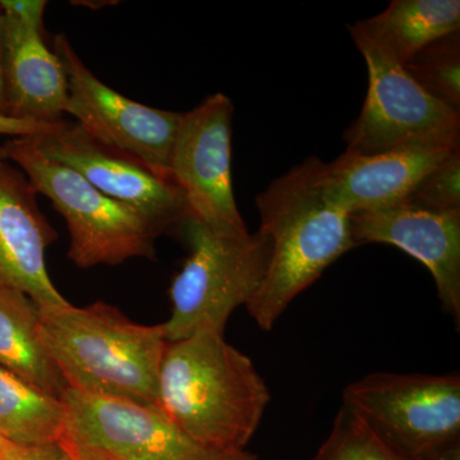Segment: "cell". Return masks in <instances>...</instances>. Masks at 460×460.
<instances>
[{"label": "cell", "instance_id": "cell-1", "mask_svg": "<svg viewBox=\"0 0 460 460\" xmlns=\"http://www.w3.org/2000/svg\"><path fill=\"white\" fill-rule=\"evenodd\" d=\"M270 401L252 359L230 345L224 332L204 329L168 341L157 378V407L199 444L243 452Z\"/></svg>", "mask_w": 460, "mask_h": 460}, {"label": "cell", "instance_id": "cell-2", "mask_svg": "<svg viewBox=\"0 0 460 460\" xmlns=\"http://www.w3.org/2000/svg\"><path fill=\"white\" fill-rule=\"evenodd\" d=\"M320 163L308 157L256 198L259 230L270 239L271 255L262 283L246 307L265 332L274 328L296 296L329 266L357 247L350 215L323 195Z\"/></svg>", "mask_w": 460, "mask_h": 460}, {"label": "cell", "instance_id": "cell-3", "mask_svg": "<svg viewBox=\"0 0 460 460\" xmlns=\"http://www.w3.org/2000/svg\"><path fill=\"white\" fill-rule=\"evenodd\" d=\"M38 311L42 341L68 389L157 405V378L168 345L163 323L141 325L104 302Z\"/></svg>", "mask_w": 460, "mask_h": 460}, {"label": "cell", "instance_id": "cell-4", "mask_svg": "<svg viewBox=\"0 0 460 460\" xmlns=\"http://www.w3.org/2000/svg\"><path fill=\"white\" fill-rule=\"evenodd\" d=\"M38 195L50 199L69 230L68 256L81 269L154 259L160 233L131 206L108 198L74 169L41 153L29 137L2 146Z\"/></svg>", "mask_w": 460, "mask_h": 460}, {"label": "cell", "instance_id": "cell-5", "mask_svg": "<svg viewBox=\"0 0 460 460\" xmlns=\"http://www.w3.org/2000/svg\"><path fill=\"white\" fill-rule=\"evenodd\" d=\"M177 229L189 256L172 281V314L163 323L169 343L199 330L224 332L235 308L246 305L259 289L271 255L270 239L261 230L226 237L190 213Z\"/></svg>", "mask_w": 460, "mask_h": 460}, {"label": "cell", "instance_id": "cell-6", "mask_svg": "<svg viewBox=\"0 0 460 460\" xmlns=\"http://www.w3.org/2000/svg\"><path fill=\"white\" fill-rule=\"evenodd\" d=\"M343 405L410 460H460L458 374L375 372L343 390Z\"/></svg>", "mask_w": 460, "mask_h": 460}, {"label": "cell", "instance_id": "cell-7", "mask_svg": "<svg viewBox=\"0 0 460 460\" xmlns=\"http://www.w3.org/2000/svg\"><path fill=\"white\" fill-rule=\"evenodd\" d=\"M348 29L368 69V93L361 114L343 135L348 153L377 155L417 148L460 147V111L432 98L404 66L358 27Z\"/></svg>", "mask_w": 460, "mask_h": 460}, {"label": "cell", "instance_id": "cell-8", "mask_svg": "<svg viewBox=\"0 0 460 460\" xmlns=\"http://www.w3.org/2000/svg\"><path fill=\"white\" fill-rule=\"evenodd\" d=\"M232 102L223 93L208 96L181 113L169 159V175L186 198L190 214L214 233L247 237L232 180Z\"/></svg>", "mask_w": 460, "mask_h": 460}, {"label": "cell", "instance_id": "cell-9", "mask_svg": "<svg viewBox=\"0 0 460 460\" xmlns=\"http://www.w3.org/2000/svg\"><path fill=\"white\" fill-rule=\"evenodd\" d=\"M66 440L114 460H260L255 454L210 449L178 428L157 405L68 389Z\"/></svg>", "mask_w": 460, "mask_h": 460}, {"label": "cell", "instance_id": "cell-10", "mask_svg": "<svg viewBox=\"0 0 460 460\" xmlns=\"http://www.w3.org/2000/svg\"><path fill=\"white\" fill-rule=\"evenodd\" d=\"M51 49L59 58L68 83L66 114L95 140L171 180L169 159L181 113L147 107L102 84L63 33L54 36Z\"/></svg>", "mask_w": 460, "mask_h": 460}, {"label": "cell", "instance_id": "cell-11", "mask_svg": "<svg viewBox=\"0 0 460 460\" xmlns=\"http://www.w3.org/2000/svg\"><path fill=\"white\" fill-rule=\"evenodd\" d=\"M29 138L44 155L74 169L108 198L144 215L160 234L177 229L190 213L174 181L95 140L80 124L63 119L47 135Z\"/></svg>", "mask_w": 460, "mask_h": 460}, {"label": "cell", "instance_id": "cell-12", "mask_svg": "<svg viewBox=\"0 0 460 460\" xmlns=\"http://www.w3.org/2000/svg\"><path fill=\"white\" fill-rule=\"evenodd\" d=\"M357 246L384 243L425 265L444 313L460 323V211L431 213L402 201L350 215Z\"/></svg>", "mask_w": 460, "mask_h": 460}, {"label": "cell", "instance_id": "cell-13", "mask_svg": "<svg viewBox=\"0 0 460 460\" xmlns=\"http://www.w3.org/2000/svg\"><path fill=\"white\" fill-rule=\"evenodd\" d=\"M31 183L0 147V287L22 292L38 305L69 304L54 286L47 248L56 230L42 215Z\"/></svg>", "mask_w": 460, "mask_h": 460}, {"label": "cell", "instance_id": "cell-14", "mask_svg": "<svg viewBox=\"0 0 460 460\" xmlns=\"http://www.w3.org/2000/svg\"><path fill=\"white\" fill-rule=\"evenodd\" d=\"M458 148H417L377 155L345 151L335 162L320 163L321 187L330 202L349 215L398 204Z\"/></svg>", "mask_w": 460, "mask_h": 460}, {"label": "cell", "instance_id": "cell-15", "mask_svg": "<svg viewBox=\"0 0 460 460\" xmlns=\"http://www.w3.org/2000/svg\"><path fill=\"white\" fill-rule=\"evenodd\" d=\"M0 49L9 117L39 123L65 119L68 83L44 32L0 14Z\"/></svg>", "mask_w": 460, "mask_h": 460}, {"label": "cell", "instance_id": "cell-16", "mask_svg": "<svg viewBox=\"0 0 460 460\" xmlns=\"http://www.w3.org/2000/svg\"><path fill=\"white\" fill-rule=\"evenodd\" d=\"M0 367L57 398L68 390L42 341L38 307L22 292L2 287Z\"/></svg>", "mask_w": 460, "mask_h": 460}, {"label": "cell", "instance_id": "cell-17", "mask_svg": "<svg viewBox=\"0 0 460 460\" xmlns=\"http://www.w3.org/2000/svg\"><path fill=\"white\" fill-rule=\"evenodd\" d=\"M377 47L407 65L438 39L459 32V0H394L367 20L354 23Z\"/></svg>", "mask_w": 460, "mask_h": 460}, {"label": "cell", "instance_id": "cell-18", "mask_svg": "<svg viewBox=\"0 0 460 460\" xmlns=\"http://www.w3.org/2000/svg\"><path fill=\"white\" fill-rule=\"evenodd\" d=\"M62 399L0 367V436L18 447H36L66 438Z\"/></svg>", "mask_w": 460, "mask_h": 460}, {"label": "cell", "instance_id": "cell-19", "mask_svg": "<svg viewBox=\"0 0 460 460\" xmlns=\"http://www.w3.org/2000/svg\"><path fill=\"white\" fill-rule=\"evenodd\" d=\"M405 71L429 93L453 111H460V33L438 39L413 57Z\"/></svg>", "mask_w": 460, "mask_h": 460}, {"label": "cell", "instance_id": "cell-20", "mask_svg": "<svg viewBox=\"0 0 460 460\" xmlns=\"http://www.w3.org/2000/svg\"><path fill=\"white\" fill-rule=\"evenodd\" d=\"M311 460H410L341 404L332 431Z\"/></svg>", "mask_w": 460, "mask_h": 460}, {"label": "cell", "instance_id": "cell-21", "mask_svg": "<svg viewBox=\"0 0 460 460\" xmlns=\"http://www.w3.org/2000/svg\"><path fill=\"white\" fill-rule=\"evenodd\" d=\"M404 201L431 213L460 211V148L429 172Z\"/></svg>", "mask_w": 460, "mask_h": 460}, {"label": "cell", "instance_id": "cell-22", "mask_svg": "<svg viewBox=\"0 0 460 460\" xmlns=\"http://www.w3.org/2000/svg\"><path fill=\"white\" fill-rule=\"evenodd\" d=\"M0 460H75L74 447L66 438L57 443L18 447L11 444L0 456Z\"/></svg>", "mask_w": 460, "mask_h": 460}, {"label": "cell", "instance_id": "cell-23", "mask_svg": "<svg viewBox=\"0 0 460 460\" xmlns=\"http://www.w3.org/2000/svg\"><path fill=\"white\" fill-rule=\"evenodd\" d=\"M47 4L45 0H0V14L45 32L44 12Z\"/></svg>", "mask_w": 460, "mask_h": 460}, {"label": "cell", "instance_id": "cell-24", "mask_svg": "<svg viewBox=\"0 0 460 460\" xmlns=\"http://www.w3.org/2000/svg\"><path fill=\"white\" fill-rule=\"evenodd\" d=\"M59 123V122H58ZM58 123H39L21 120L8 115H0V135L14 137H36L47 135L56 128Z\"/></svg>", "mask_w": 460, "mask_h": 460}, {"label": "cell", "instance_id": "cell-25", "mask_svg": "<svg viewBox=\"0 0 460 460\" xmlns=\"http://www.w3.org/2000/svg\"><path fill=\"white\" fill-rule=\"evenodd\" d=\"M71 445L74 447L75 460H114L104 456V454L96 452V450L89 449V447H81V445L74 443H71Z\"/></svg>", "mask_w": 460, "mask_h": 460}, {"label": "cell", "instance_id": "cell-26", "mask_svg": "<svg viewBox=\"0 0 460 460\" xmlns=\"http://www.w3.org/2000/svg\"><path fill=\"white\" fill-rule=\"evenodd\" d=\"M0 115H8L7 98H5L4 75H3L2 49H0Z\"/></svg>", "mask_w": 460, "mask_h": 460}, {"label": "cell", "instance_id": "cell-27", "mask_svg": "<svg viewBox=\"0 0 460 460\" xmlns=\"http://www.w3.org/2000/svg\"><path fill=\"white\" fill-rule=\"evenodd\" d=\"M9 445L11 444H9L8 441H5L4 438H3L2 436H0V453L4 452V450L7 449Z\"/></svg>", "mask_w": 460, "mask_h": 460}, {"label": "cell", "instance_id": "cell-28", "mask_svg": "<svg viewBox=\"0 0 460 460\" xmlns=\"http://www.w3.org/2000/svg\"><path fill=\"white\" fill-rule=\"evenodd\" d=\"M0 456H2V453H0Z\"/></svg>", "mask_w": 460, "mask_h": 460}]
</instances>
